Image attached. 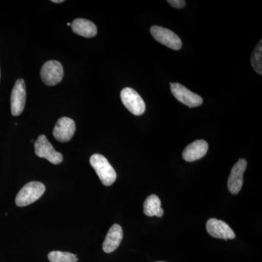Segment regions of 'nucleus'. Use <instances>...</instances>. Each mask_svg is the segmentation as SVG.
Returning a JSON list of instances; mask_svg holds the SVG:
<instances>
[{
    "label": "nucleus",
    "mask_w": 262,
    "mask_h": 262,
    "mask_svg": "<svg viewBox=\"0 0 262 262\" xmlns=\"http://www.w3.org/2000/svg\"><path fill=\"white\" fill-rule=\"evenodd\" d=\"M90 163L103 185L111 186L116 181L117 173L115 169L103 155H93L90 158Z\"/></svg>",
    "instance_id": "f257e3e1"
},
{
    "label": "nucleus",
    "mask_w": 262,
    "mask_h": 262,
    "mask_svg": "<svg viewBox=\"0 0 262 262\" xmlns=\"http://www.w3.org/2000/svg\"><path fill=\"white\" fill-rule=\"evenodd\" d=\"M46 192V186L39 182L27 183L19 191L15 198V204L18 207H24L32 204L42 196Z\"/></svg>",
    "instance_id": "f03ea898"
},
{
    "label": "nucleus",
    "mask_w": 262,
    "mask_h": 262,
    "mask_svg": "<svg viewBox=\"0 0 262 262\" xmlns=\"http://www.w3.org/2000/svg\"><path fill=\"white\" fill-rule=\"evenodd\" d=\"M35 154L39 158H44L50 163L58 165L63 161V155L55 150L45 135L39 136L34 143Z\"/></svg>",
    "instance_id": "7ed1b4c3"
},
{
    "label": "nucleus",
    "mask_w": 262,
    "mask_h": 262,
    "mask_svg": "<svg viewBox=\"0 0 262 262\" xmlns=\"http://www.w3.org/2000/svg\"><path fill=\"white\" fill-rule=\"evenodd\" d=\"M120 97L122 103L130 112L133 115H143L145 112L146 105L144 100L141 97L140 95L138 94L134 89L130 88H125L121 91Z\"/></svg>",
    "instance_id": "20e7f679"
},
{
    "label": "nucleus",
    "mask_w": 262,
    "mask_h": 262,
    "mask_svg": "<svg viewBox=\"0 0 262 262\" xmlns=\"http://www.w3.org/2000/svg\"><path fill=\"white\" fill-rule=\"evenodd\" d=\"M150 32L152 37L163 46L171 48L174 51H179L182 48V40L172 31L158 26H153L150 29Z\"/></svg>",
    "instance_id": "39448f33"
},
{
    "label": "nucleus",
    "mask_w": 262,
    "mask_h": 262,
    "mask_svg": "<svg viewBox=\"0 0 262 262\" xmlns=\"http://www.w3.org/2000/svg\"><path fill=\"white\" fill-rule=\"evenodd\" d=\"M40 76L45 84L48 86L56 85L63 79V66L57 61H47L41 69Z\"/></svg>",
    "instance_id": "423d86ee"
},
{
    "label": "nucleus",
    "mask_w": 262,
    "mask_h": 262,
    "mask_svg": "<svg viewBox=\"0 0 262 262\" xmlns=\"http://www.w3.org/2000/svg\"><path fill=\"white\" fill-rule=\"evenodd\" d=\"M170 91L179 102L189 107H196L203 103V98L179 83H170Z\"/></svg>",
    "instance_id": "0eeeda50"
},
{
    "label": "nucleus",
    "mask_w": 262,
    "mask_h": 262,
    "mask_svg": "<svg viewBox=\"0 0 262 262\" xmlns=\"http://www.w3.org/2000/svg\"><path fill=\"white\" fill-rule=\"evenodd\" d=\"M26 95L25 82L22 79H18L15 82L10 98L11 113L13 116H18L23 113L26 103Z\"/></svg>",
    "instance_id": "6e6552de"
},
{
    "label": "nucleus",
    "mask_w": 262,
    "mask_h": 262,
    "mask_svg": "<svg viewBox=\"0 0 262 262\" xmlns=\"http://www.w3.org/2000/svg\"><path fill=\"white\" fill-rule=\"evenodd\" d=\"M76 130L75 121L69 117H61L56 122L53 129V136L57 141L65 143L70 141L73 137Z\"/></svg>",
    "instance_id": "1a4fd4ad"
},
{
    "label": "nucleus",
    "mask_w": 262,
    "mask_h": 262,
    "mask_svg": "<svg viewBox=\"0 0 262 262\" xmlns=\"http://www.w3.org/2000/svg\"><path fill=\"white\" fill-rule=\"evenodd\" d=\"M247 167V161L244 159L238 160L234 165L227 182L229 192L233 194H237L241 191L244 183V174Z\"/></svg>",
    "instance_id": "9d476101"
},
{
    "label": "nucleus",
    "mask_w": 262,
    "mask_h": 262,
    "mask_svg": "<svg viewBox=\"0 0 262 262\" xmlns=\"http://www.w3.org/2000/svg\"><path fill=\"white\" fill-rule=\"evenodd\" d=\"M206 229L208 234L215 238L232 239L235 238V234L227 223L216 219H210L207 222Z\"/></svg>",
    "instance_id": "9b49d317"
},
{
    "label": "nucleus",
    "mask_w": 262,
    "mask_h": 262,
    "mask_svg": "<svg viewBox=\"0 0 262 262\" xmlns=\"http://www.w3.org/2000/svg\"><path fill=\"white\" fill-rule=\"evenodd\" d=\"M208 144L206 141L196 140L189 144L183 151V159L187 162H194L201 159L206 155Z\"/></svg>",
    "instance_id": "f8f14e48"
},
{
    "label": "nucleus",
    "mask_w": 262,
    "mask_h": 262,
    "mask_svg": "<svg viewBox=\"0 0 262 262\" xmlns=\"http://www.w3.org/2000/svg\"><path fill=\"white\" fill-rule=\"evenodd\" d=\"M123 238V231L119 225H114L108 230L103 242L102 248L106 253H113L121 244Z\"/></svg>",
    "instance_id": "ddd939ff"
},
{
    "label": "nucleus",
    "mask_w": 262,
    "mask_h": 262,
    "mask_svg": "<svg viewBox=\"0 0 262 262\" xmlns=\"http://www.w3.org/2000/svg\"><path fill=\"white\" fill-rule=\"evenodd\" d=\"M71 25L73 32L82 37L91 38L95 37L97 34L96 26L91 20L86 19H75Z\"/></svg>",
    "instance_id": "4468645a"
},
{
    "label": "nucleus",
    "mask_w": 262,
    "mask_h": 262,
    "mask_svg": "<svg viewBox=\"0 0 262 262\" xmlns=\"http://www.w3.org/2000/svg\"><path fill=\"white\" fill-rule=\"evenodd\" d=\"M144 212L148 216H163L164 211L161 208V201L155 194H151L144 203Z\"/></svg>",
    "instance_id": "2eb2a0df"
},
{
    "label": "nucleus",
    "mask_w": 262,
    "mask_h": 262,
    "mask_svg": "<svg viewBox=\"0 0 262 262\" xmlns=\"http://www.w3.org/2000/svg\"><path fill=\"white\" fill-rule=\"evenodd\" d=\"M48 258L51 262H77L78 258L72 253L63 251H51L48 254Z\"/></svg>",
    "instance_id": "dca6fc26"
},
{
    "label": "nucleus",
    "mask_w": 262,
    "mask_h": 262,
    "mask_svg": "<svg viewBox=\"0 0 262 262\" xmlns=\"http://www.w3.org/2000/svg\"><path fill=\"white\" fill-rule=\"evenodd\" d=\"M262 42L261 40L256 46L251 56V65L253 70L260 75H262Z\"/></svg>",
    "instance_id": "f3484780"
},
{
    "label": "nucleus",
    "mask_w": 262,
    "mask_h": 262,
    "mask_svg": "<svg viewBox=\"0 0 262 262\" xmlns=\"http://www.w3.org/2000/svg\"><path fill=\"white\" fill-rule=\"evenodd\" d=\"M167 2L172 7H173L174 8H177V9H182L186 5V2L184 0H168Z\"/></svg>",
    "instance_id": "a211bd4d"
},
{
    "label": "nucleus",
    "mask_w": 262,
    "mask_h": 262,
    "mask_svg": "<svg viewBox=\"0 0 262 262\" xmlns=\"http://www.w3.org/2000/svg\"><path fill=\"white\" fill-rule=\"evenodd\" d=\"M52 2L54 3H63V0H52Z\"/></svg>",
    "instance_id": "6ab92c4d"
},
{
    "label": "nucleus",
    "mask_w": 262,
    "mask_h": 262,
    "mask_svg": "<svg viewBox=\"0 0 262 262\" xmlns=\"http://www.w3.org/2000/svg\"><path fill=\"white\" fill-rule=\"evenodd\" d=\"M67 25L71 26V24L70 23H68V24H67Z\"/></svg>",
    "instance_id": "aec40b11"
},
{
    "label": "nucleus",
    "mask_w": 262,
    "mask_h": 262,
    "mask_svg": "<svg viewBox=\"0 0 262 262\" xmlns=\"http://www.w3.org/2000/svg\"><path fill=\"white\" fill-rule=\"evenodd\" d=\"M159 262H161V261H159Z\"/></svg>",
    "instance_id": "412c9836"
}]
</instances>
